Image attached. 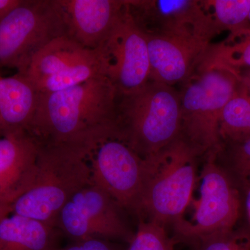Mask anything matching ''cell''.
<instances>
[{
	"mask_svg": "<svg viewBox=\"0 0 250 250\" xmlns=\"http://www.w3.org/2000/svg\"><path fill=\"white\" fill-rule=\"evenodd\" d=\"M21 1L22 0H0V21L17 7Z\"/></svg>",
	"mask_w": 250,
	"mask_h": 250,
	"instance_id": "cell-27",
	"label": "cell"
},
{
	"mask_svg": "<svg viewBox=\"0 0 250 250\" xmlns=\"http://www.w3.org/2000/svg\"><path fill=\"white\" fill-rule=\"evenodd\" d=\"M240 38L238 42L210 47L201 65L224 67L238 72L243 67H250V33Z\"/></svg>",
	"mask_w": 250,
	"mask_h": 250,
	"instance_id": "cell-21",
	"label": "cell"
},
{
	"mask_svg": "<svg viewBox=\"0 0 250 250\" xmlns=\"http://www.w3.org/2000/svg\"><path fill=\"white\" fill-rule=\"evenodd\" d=\"M218 33L230 31L229 41L250 33V0L203 1Z\"/></svg>",
	"mask_w": 250,
	"mask_h": 250,
	"instance_id": "cell-18",
	"label": "cell"
},
{
	"mask_svg": "<svg viewBox=\"0 0 250 250\" xmlns=\"http://www.w3.org/2000/svg\"><path fill=\"white\" fill-rule=\"evenodd\" d=\"M90 182L107 194L126 211L139 217L149 161L125 143L111 138L93 151Z\"/></svg>",
	"mask_w": 250,
	"mask_h": 250,
	"instance_id": "cell-8",
	"label": "cell"
},
{
	"mask_svg": "<svg viewBox=\"0 0 250 250\" xmlns=\"http://www.w3.org/2000/svg\"><path fill=\"white\" fill-rule=\"evenodd\" d=\"M54 250H123L121 247L109 240L102 238L72 241L62 248L57 247Z\"/></svg>",
	"mask_w": 250,
	"mask_h": 250,
	"instance_id": "cell-25",
	"label": "cell"
},
{
	"mask_svg": "<svg viewBox=\"0 0 250 250\" xmlns=\"http://www.w3.org/2000/svg\"></svg>",
	"mask_w": 250,
	"mask_h": 250,
	"instance_id": "cell-30",
	"label": "cell"
},
{
	"mask_svg": "<svg viewBox=\"0 0 250 250\" xmlns=\"http://www.w3.org/2000/svg\"><path fill=\"white\" fill-rule=\"evenodd\" d=\"M11 213H12V209H11V205L0 203V221Z\"/></svg>",
	"mask_w": 250,
	"mask_h": 250,
	"instance_id": "cell-29",
	"label": "cell"
},
{
	"mask_svg": "<svg viewBox=\"0 0 250 250\" xmlns=\"http://www.w3.org/2000/svg\"><path fill=\"white\" fill-rule=\"evenodd\" d=\"M98 49L118 95L136 91L149 81L147 37L130 15L126 1L124 12Z\"/></svg>",
	"mask_w": 250,
	"mask_h": 250,
	"instance_id": "cell-10",
	"label": "cell"
},
{
	"mask_svg": "<svg viewBox=\"0 0 250 250\" xmlns=\"http://www.w3.org/2000/svg\"><path fill=\"white\" fill-rule=\"evenodd\" d=\"M65 36L82 47L103 45L124 12L123 0H57Z\"/></svg>",
	"mask_w": 250,
	"mask_h": 250,
	"instance_id": "cell-13",
	"label": "cell"
},
{
	"mask_svg": "<svg viewBox=\"0 0 250 250\" xmlns=\"http://www.w3.org/2000/svg\"><path fill=\"white\" fill-rule=\"evenodd\" d=\"M198 153L179 138L149 158V172L141 200L140 220L166 227L184 217L197 180Z\"/></svg>",
	"mask_w": 250,
	"mask_h": 250,
	"instance_id": "cell-5",
	"label": "cell"
},
{
	"mask_svg": "<svg viewBox=\"0 0 250 250\" xmlns=\"http://www.w3.org/2000/svg\"><path fill=\"white\" fill-rule=\"evenodd\" d=\"M176 239L168 236L166 227L139 220L137 230L126 250H174Z\"/></svg>",
	"mask_w": 250,
	"mask_h": 250,
	"instance_id": "cell-22",
	"label": "cell"
},
{
	"mask_svg": "<svg viewBox=\"0 0 250 250\" xmlns=\"http://www.w3.org/2000/svg\"><path fill=\"white\" fill-rule=\"evenodd\" d=\"M146 37L149 59V80L171 86L190 80L210 48V41L202 38L184 36Z\"/></svg>",
	"mask_w": 250,
	"mask_h": 250,
	"instance_id": "cell-12",
	"label": "cell"
},
{
	"mask_svg": "<svg viewBox=\"0 0 250 250\" xmlns=\"http://www.w3.org/2000/svg\"><path fill=\"white\" fill-rule=\"evenodd\" d=\"M180 92L181 139L200 157L218 156L223 145L220 121L224 108L241 88L239 72L200 65Z\"/></svg>",
	"mask_w": 250,
	"mask_h": 250,
	"instance_id": "cell-4",
	"label": "cell"
},
{
	"mask_svg": "<svg viewBox=\"0 0 250 250\" xmlns=\"http://www.w3.org/2000/svg\"><path fill=\"white\" fill-rule=\"evenodd\" d=\"M223 157L225 165H221L229 172L240 188L250 184V139L224 146L218 156Z\"/></svg>",
	"mask_w": 250,
	"mask_h": 250,
	"instance_id": "cell-23",
	"label": "cell"
},
{
	"mask_svg": "<svg viewBox=\"0 0 250 250\" xmlns=\"http://www.w3.org/2000/svg\"><path fill=\"white\" fill-rule=\"evenodd\" d=\"M41 93L25 75L0 76V133L27 132L35 116Z\"/></svg>",
	"mask_w": 250,
	"mask_h": 250,
	"instance_id": "cell-15",
	"label": "cell"
},
{
	"mask_svg": "<svg viewBox=\"0 0 250 250\" xmlns=\"http://www.w3.org/2000/svg\"><path fill=\"white\" fill-rule=\"evenodd\" d=\"M180 93L173 86L149 80L118 95L115 139L143 159L156 156L180 137Z\"/></svg>",
	"mask_w": 250,
	"mask_h": 250,
	"instance_id": "cell-2",
	"label": "cell"
},
{
	"mask_svg": "<svg viewBox=\"0 0 250 250\" xmlns=\"http://www.w3.org/2000/svg\"><path fill=\"white\" fill-rule=\"evenodd\" d=\"M197 250H250V228L242 225L199 242Z\"/></svg>",
	"mask_w": 250,
	"mask_h": 250,
	"instance_id": "cell-24",
	"label": "cell"
},
{
	"mask_svg": "<svg viewBox=\"0 0 250 250\" xmlns=\"http://www.w3.org/2000/svg\"><path fill=\"white\" fill-rule=\"evenodd\" d=\"M65 36L57 0H22L0 21V67L25 73L51 41Z\"/></svg>",
	"mask_w": 250,
	"mask_h": 250,
	"instance_id": "cell-7",
	"label": "cell"
},
{
	"mask_svg": "<svg viewBox=\"0 0 250 250\" xmlns=\"http://www.w3.org/2000/svg\"><path fill=\"white\" fill-rule=\"evenodd\" d=\"M100 75L106 74L100 52L95 49L87 58L34 83L41 93H52L82 84Z\"/></svg>",
	"mask_w": 250,
	"mask_h": 250,
	"instance_id": "cell-19",
	"label": "cell"
},
{
	"mask_svg": "<svg viewBox=\"0 0 250 250\" xmlns=\"http://www.w3.org/2000/svg\"><path fill=\"white\" fill-rule=\"evenodd\" d=\"M219 131L223 147L250 139V95L242 86L224 108Z\"/></svg>",
	"mask_w": 250,
	"mask_h": 250,
	"instance_id": "cell-20",
	"label": "cell"
},
{
	"mask_svg": "<svg viewBox=\"0 0 250 250\" xmlns=\"http://www.w3.org/2000/svg\"><path fill=\"white\" fill-rule=\"evenodd\" d=\"M123 211L107 194L90 182L62 207L54 227L72 241L102 238L129 244L135 233Z\"/></svg>",
	"mask_w": 250,
	"mask_h": 250,
	"instance_id": "cell-9",
	"label": "cell"
},
{
	"mask_svg": "<svg viewBox=\"0 0 250 250\" xmlns=\"http://www.w3.org/2000/svg\"><path fill=\"white\" fill-rule=\"evenodd\" d=\"M92 153L66 146H40L35 179L29 190L11 205L13 214L54 227L62 207L90 183L87 160Z\"/></svg>",
	"mask_w": 250,
	"mask_h": 250,
	"instance_id": "cell-3",
	"label": "cell"
},
{
	"mask_svg": "<svg viewBox=\"0 0 250 250\" xmlns=\"http://www.w3.org/2000/svg\"><path fill=\"white\" fill-rule=\"evenodd\" d=\"M57 229L35 219L10 214L0 221V250H54Z\"/></svg>",
	"mask_w": 250,
	"mask_h": 250,
	"instance_id": "cell-16",
	"label": "cell"
},
{
	"mask_svg": "<svg viewBox=\"0 0 250 250\" xmlns=\"http://www.w3.org/2000/svg\"><path fill=\"white\" fill-rule=\"evenodd\" d=\"M242 198H243V208L247 219V225L250 228V184L241 188Z\"/></svg>",
	"mask_w": 250,
	"mask_h": 250,
	"instance_id": "cell-26",
	"label": "cell"
},
{
	"mask_svg": "<svg viewBox=\"0 0 250 250\" xmlns=\"http://www.w3.org/2000/svg\"><path fill=\"white\" fill-rule=\"evenodd\" d=\"M239 78L242 88L250 95V70H247L243 74L239 73Z\"/></svg>",
	"mask_w": 250,
	"mask_h": 250,
	"instance_id": "cell-28",
	"label": "cell"
},
{
	"mask_svg": "<svg viewBox=\"0 0 250 250\" xmlns=\"http://www.w3.org/2000/svg\"><path fill=\"white\" fill-rule=\"evenodd\" d=\"M118 93L106 75L55 93H41L29 134L40 146L93 152L116 134Z\"/></svg>",
	"mask_w": 250,
	"mask_h": 250,
	"instance_id": "cell-1",
	"label": "cell"
},
{
	"mask_svg": "<svg viewBox=\"0 0 250 250\" xmlns=\"http://www.w3.org/2000/svg\"><path fill=\"white\" fill-rule=\"evenodd\" d=\"M217 159V156L205 159L199 178L200 197L194 204L191 218H182L172 225L176 237L182 241L197 245L206 238L231 231L241 219V188Z\"/></svg>",
	"mask_w": 250,
	"mask_h": 250,
	"instance_id": "cell-6",
	"label": "cell"
},
{
	"mask_svg": "<svg viewBox=\"0 0 250 250\" xmlns=\"http://www.w3.org/2000/svg\"><path fill=\"white\" fill-rule=\"evenodd\" d=\"M136 25L146 36H193L211 40L218 34L203 1H126Z\"/></svg>",
	"mask_w": 250,
	"mask_h": 250,
	"instance_id": "cell-11",
	"label": "cell"
},
{
	"mask_svg": "<svg viewBox=\"0 0 250 250\" xmlns=\"http://www.w3.org/2000/svg\"><path fill=\"white\" fill-rule=\"evenodd\" d=\"M93 51L82 47L67 36L57 38L36 54L23 74L36 83L87 58Z\"/></svg>",
	"mask_w": 250,
	"mask_h": 250,
	"instance_id": "cell-17",
	"label": "cell"
},
{
	"mask_svg": "<svg viewBox=\"0 0 250 250\" xmlns=\"http://www.w3.org/2000/svg\"><path fill=\"white\" fill-rule=\"evenodd\" d=\"M40 146L29 133L0 139V203L12 205L32 185Z\"/></svg>",
	"mask_w": 250,
	"mask_h": 250,
	"instance_id": "cell-14",
	"label": "cell"
}]
</instances>
